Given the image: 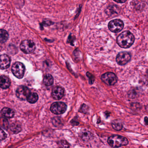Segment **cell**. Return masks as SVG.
Returning <instances> with one entry per match:
<instances>
[{
    "label": "cell",
    "mask_w": 148,
    "mask_h": 148,
    "mask_svg": "<svg viewBox=\"0 0 148 148\" xmlns=\"http://www.w3.org/2000/svg\"><path fill=\"white\" fill-rule=\"evenodd\" d=\"M79 136L83 141L87 142L90 140L91 138H92V135L90 132L84 130L80 132Z\"/></svg>",
    "instance_id": "14"
},
{
    "label": "cell",
    "mask_w": 148,
    "mask_h": 148,
    "mask_svg": "<svg viewBox=\"0 0 148 148\" xmlns=\"http://www.w3.org/2000/svg\"><path fill=\"white\" fill-rule=\"evenodd\" d=\"M102 81L109 86H112L116 83L117 77L113 73L107 72L101 77Z\"/></svg>",
    "instance_id": "6"
},
{
    "label": "cell",
    "mask_w": 148,
    "mask_h": 148,
    "mask_svg": "<svg viewBox=\"0 0 148 148\" xmlns=\"http://www.w3.org/2000/svg\"><path fill=\"white\" fill-rule=\"evenodd\" d=\"M11 130L14 133H18L21 131V125L18 123H14L11 125Z\"/></svg>",
    "instance_id": "19"
},
{
    "label": "cell",
    "mask_w": 148,
    "mask_h": 148,
    "mask_svg": "<svg viewBox=\"0 0 148 148\" xmlns=\"http://www.w3.org/2000/svg\"><path fill=\"white\" fill-rule=\"evenodd\" d=\"M38 96L37 93L35 92H32L30 93L27 98V100L31 103H34L38 101Z\"/></svg>",
    "instance_id": "17"
},
{
    "label": "cell",
    "mask_w": 148,
    "mask_h": 148,
    "mask_svg": "<svg viewBox=\"0 0 148 148\" xmlns=\"http://www.w3.org/2000/svg\"><path fill=\"white\" fill-rule=\"evenodd\" d=\"M131 59L130 54L127 52L119 53L116 57V60L119 65H125L127 64Z\"/></svg>",
    "instance_id": "8"
},
{
    "label": "cell",
    "mask_w": 148,
    "mask_h": 148,
    "mask_svg": "<svg viewBox=\"0 0 148 148\" xmlns=\"http://www.w3.org/2000/svg\"><path fill=\"white\" fill-rule=\"evenodd\" d=\"M11 59L8 55L2 54L1 56V68L6 69L10 66Z\"/></svg>",
    "instance_id": "11"
},
{
    "label": "cell",
    "mask_w": 148,
    "mask_h": 148,
    "mask_svg": "<svg viewBox=\"0 0 148 148\" xmlns=\"http://www.w3.org/2000/svg\"><path fill=\"white\" fill-rule=\"evenodd\" d=\"M114 1L118 3H123L126 1V0H114Z\"/></svg>",
    "instance_id": "25"
},
{
    "label": "cell",
    "mask_w": 148,
    "mask_h": 148,
    "mask_svg": "<svg viewBox=\"0 0 148 148\" xmlns=\"http://www.w3.org/2000/svg\"><path fill=\"white\" fill-rule=\"evenodd\" d=\"M108 143L110 146L113 148H118L128 145V140L126 138L119 135H113L110 137Z\"/></svg>",
    "instance_id": "2"
},
{
    "label": "cell",
    "mask_w": 148,
    "mask_h": 148,
    "mask_svg": "<svg viewBox=\"0 0 148 148\" xmlns=\"http://www.w3.org/2000/svg\"><path fill=\"white\" fill-rule=\"evenodd\" d=\"M1 126L4 128V129H8V125H9V123L8 121L5 119H1Z\"/></svg>",
    "instance_id": "20"
},
{
    "label": "cell",
    "mask_w": 148,
    "mask_h": 148,
    "mask_svg": "<svg viewBox=\"0 0 148 148\" xmlns=\"http://www.w3.org/2000/svg\"><path fill=\"white\" fill-rule=\"evenodd\" d=\"M7 137V135L5 132L3 131V130L1 129V140H3Z\"/></svg>",
    "instance_id": "22"
},
{
    "label": "cell",
    "mask_w": 148,
    "mask_h": 148,
    "mask_svg": "<svg viewBox=\"0 0 148 148\" xmlns=\"http://www.w3.org/2000/svg\"><path fill=\"white\" fill-rule=\"evenodd\" d=\"M64 95V90L60 86L54 87L52 91L51 95L53 98L56 100L61 99Z\"/></svg>",
    "instance_id": "10"
},
{
    "label": "cell",
    "mask_w": 148,
    "mask_h": 148,
    "mask_svg": "<svg viewBox=\"0 0 148 148\" xmlns=\"http://www.w3.org/2000/svg\"><path fill=\"white\" fill-rule=\"evenodd\" d=\"M1 113L4 117L8 118H12L14 115V112L13 110L8 107L3 108L1 110Z\"/></svg>",
    "instance_id": "13"
},
{
    "label": "cell",
    "mask_w": 148,
    "mask_h": 148,
    "mask_svg": "<svg viewBox=\"0 0 148 148\" xmlns=\"http://www.w3.org/2000/svg\"><path fill=\"white\" fill-rule=\"evenodd\" d=\"M134 42L133 34L129 31H125L119 34L117 39V43L121 47L128 48L130 47Z\"/></svg>",
    "instance_id": "1"
},
{
    "label": "cell",
    "mask_w": 148,
    "mask_h": 148,
    "mask_svg": "<svg viewBox=\"0 0 148 148\" xmlns=\"http://www.w3.org/2000/svg\"><path fill=\"white\" fill-rule=\"evenodd\" d=\"M53 77L51 74H46L44 77V84L46 86H51L53 84Z\"/></svg>",
    "instance_id": "16"
},
{
    "label": "cell",
    "mask_w": 148,
    "mask_h": 148,
    "mask_svg": "<svg viewBox=\"0 0 148 148\" xmlns=\"http://www.w3.org/2000/svg\"><path fill=\"white\" fill-rule=\"evenodd\" d=\"M9 38L8 33L4 29H1L0 31V42L4 43L6 42Z\"/></svg>",
    "instance_id": "15"
},
{
    "label": "cell",
    "mask_w": 148,
    "mask_h": 148,
    "mask_svg": "<svg viewBox=\"0 0 148 148\" xmlns=\"http://www.w3.org/2000/svg\"><path fill=\"white\" fill-rule=\"evenodd\" d=\"M20 47L24 53L29 54L34 51L35 49V45L32 40H27L21 42Z\"/></svg>",
    "instance_id": "4"
},
{
    "label": "cell",
    "mask_w": 148,
    "mask_h": 148,
    "mask_svg": "<svg viewBox=\"0 0 148 148\" xmlns=\"http://www.w3.org/2000/svg\"><path fill=\"white\" fill-rule=\"evenodd\" d=\"M66 105L62 102H56L51 106V111L55 114H61L66 111Z\"/></svg>",
    "instance_id": "7"
},
{
    "label": "cell",
    "mask_w": 148,
    "mask_h": 148,
    "mask_svg": "<svg viewBox=\"0 0 148 148\" xmlns=\"http://www.w3.org/2000/svg\"><path fill=\"white\" fill-rule=\"evenodd\" d=\"M31 93L30 90L27 86H20L17 88L16 95L17 97L21 100L27 99L29 94Z\"/></svg>",
    "instance_id": "9"
},
{
    "label": "cell",
    "mask_w": 148,
    "mask_h": 148,
    "mask_svg": "<svg viewBox=\"0 0 148 148\" xmlns=\"http://www.w3.org/2000/svg\"><path fill=\"white\" fill-rule=\"evenodd\" d=\"M13 74L18 79H21L25 74V67L22 63L17 62L14 63L12 68Z\"/></svg>",
    "instance_id": "3"
},
{
    "label": "cell",
    "mask_w": 148,
    "mask_h": 148,
    "mask_svg": "<svg viewBox=\"0 0 148 148\" xmlns=\"http://www.w3.org/2000/svg\"><path fill=\"white\" fill-rule=\"evenodd\" d=\"M82 112H84V113H86L87 112V111L88 110V107L85 104H84L83 105V106L82 107Z\"/></svg>",
    "instance_id": "23"
},
{
    "label": "cell",
    "mask_w": 148,
    "mask_h": 148,
    "mask_svg": "<svg viewBox=\"0 0 148 148\" xmlns=\"http://www.w3.org/2000/svg\"><path fill=\"white\" fill-rule=\"evenodd\" d=\"M11 85V81L8 77L1 75L0 78V86L3 89L8 88Z\"/></svg>",
    "instance_id": "12"
},
{
    "label": "cell",
    "mask_w": 148,
    "mask_h": 148,
    "mask_svg": "<svg viewBox=\"0 0 148 148\" xmlns=\"http://www.w3.org/2000/svg\"><path fill=\"white\" fill-rule=\"evenodd\" d=\"M124 24L120 19H115L111 21L108 25L110 31L114 33H118L122 31L123 28Z\"/></svg>",
    "instance_id": "5"
},
{
    "label": "cell",
    "mask_w": 148,
    "mask_h": 148,
    "mask_svg": "<svg viewBox=\"0 0 148 148\" xmlns=\"http://www.w3.org/2000/svg\"><path fill=\"white\" fill-rule=\"evenodd\" d=\"M112 125L114 130L119 131L123 128V124L119 120H115L112 123Z\"/></svg>",
    "instance_id": "18"
},
{
    "label": "cell",
    "mask_w": 148,
    "mask_h": 148,
    "mask_svg": "<svg viewBox=\"0 0 148 148\" xmlns=\"http://www.w3.org/2000/svg\"><path fill=\"white\" fill-rule=\"evenodd\" d=\"M61 144H62V146L63 147H69V145H68V144H66L67 143V142H66L65 141H61Z\"/></svg>",
    "instance_id": "24"
},
{
    "label": "cell",
    "mask_w": 148,
    "mask_h": 148,
    "mask_svg": "<svg viewBox=\"0 0 148 148\" xmlns=\"http://www.w3.org/2000/svg\"><path fill=\"white\" fill-rule=\"evenodd\" d=\"M86 75H87V77H88V78H89V82H90V84H93L94 80H95L94 77L92 76V75L91 73H90L89 72L87 73Z\"/></svg>",
    "instance_id": "21"
},
{
    "label": "cell",
    "mask_w": 148,
    "mask_h": 148,
    "mask_svg": "<svg viewBox=\"0 0 148 148\" xmlns=\"http://www.w3.org/2000/svg\"><path fill=\"white\" fill-rule=\"evenodd\" d=\"M147 76H148V71H147Z\"/></svg>",
    "instance_id": "26"
}]
</instances>
